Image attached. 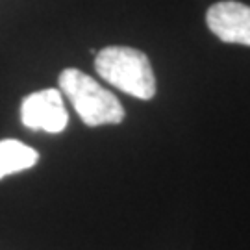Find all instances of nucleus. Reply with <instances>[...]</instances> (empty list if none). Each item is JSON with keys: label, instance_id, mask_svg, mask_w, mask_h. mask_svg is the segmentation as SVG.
<instances>
[{"label": "nucleus", "instance_id": "obj_5", "mask_svg": "<svg viewBox=\"0 0 250 250\" xmlns=\"http://www.w3.org/2000/svg\"><path fill=\"white\" fill-rule=\"evenodd\" d=\"M39 160L37 150L17 139L0 141V180L21 170L32 169Z\"/></svg>", "mask_w": 250, "mask_h": 250}, {"label": "nucleus", "instance_id": "obj_1", "mask_svg": "<svg viewBox=\"0 0 250 250\" xmlns=\"http://www.w3.org/2000/svg\"><path fill=\"white\" fill-rule=\"evenodd\" d=\"M95 71L102 80L139 100L156 95V76L146 54L132 46L111 45L95 54Z\"/></svg>", "mask_w": 250, "mask_h": 250}, {"label": "nucleus", "instance_id": "obj_2", "mask_svg": "<svg viewBox=\"0 0 250 250\" xmlns=\"http://www.w3.org/2000/svg\"><path fill=\"white\" fill-rule=\"evenodd\" d=\"M62 95L71 100L83 125L104 126L125 121V107L109 89L80 69H65L58 78Z\"/></svg>", "mask_w": 250, "mask_h": 250}, {"label": "nucleus", "instance_id": "obj_4", "mask_svg": "<svg viewBox=\"0 0 250 250\" xmlns=\"http://www.w3.org/2000/svg\"><path fill=\"white\" fill-rule=\"evenodd\" d=\"M209 32L223 43L250 46V6L235 0L215 2L206 13Z\"/></svg>", "mask_w": 250, "mask_h": 250}, {"label": "nucleus", "instance_id": "obj_3", "mask_svg": "<svg viewBox=\"0 0 250 250\" xmlns=\"http://www.w3.org/2000/svg\"><path fill=\"white\" fill-rule=\"evenodd\" d=\"M21 121L30 130L60 134L69 125V113L63 104V95L56 87L36 91L24 97L21 104Z\"/></svg>", "mask_w": 250, "mask_h": 250}]
</instances>
